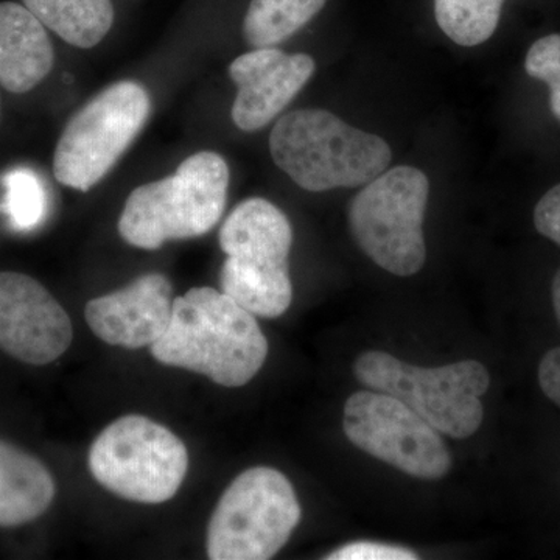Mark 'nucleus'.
<instances>
[{
	"label": "nucleus",
	"instance_id": "9",
	"mask_svg": "<svg viewBox=\"0 0 560 560\" xmlns=\"http://www.w3.org/2000/svg\"><path fill=\"white\" fill-rule=\"evenodd\" d=\"M345 434L360 451L419 480H441L452 469V456L441 433L404 401L359 390L345 405Z\"/></svg>",
	"mask_w": 560,
	"mask_h": 560
},
{
	"label": "nucleus",
	"instance_id": "7",
	"mask_svg": "<svg viewBox=\"0 0 560 560\" xmlns=\"http://www.w3.org/2000/svg\"><path fill=\"white\" fill-rule=\"evenodd\" d=\"M95 480L135 503L161 504L178 492L189 455L184 442L145 416H124L98 434L90 451Z\"/></svg>",
	"mask_w": 560,
	"mask_h": 560
},
{
	"label": "nucleus",
	"instance_id": "22",
	"mask_svg": "<svg viewBox=\"0 0 560 560\" xmlns=\"http://www.w3.org/2000/svg\"><path fill=\"white\" fill-rule=\"evenodd\" d=\"M329 560H416L419 556L408 548L377 541H353L331 552Z\"/></svg>",
	"mask_w": 560,
	"mask_h": 560
},
{
	"label": "nucleus",
	"instance_id": "15",
	"mask_svg": "<svg viewBox=\"0 0 560 560\" xmlns=\"http://www.w3.org/2000/svg\"><path fill=\"white\" fill-rule=\"evenodd\" d=\"M55 497V482L40 460L0 441V528L40 517Z\"/></svg>",
	"mask_w": 560,
	"mask_h": 560
},
{
	"label": "nucleus",
	"instance_id": "2",
	"mask_svg": "<svg viewBox=\"0 0 560 560\" xmlns=\"http://www.w3.org/2000/svg\"><path fill=\"white\" fill-rule=\"evenodd\" d=\"M276 165L308 191L361 187L393 160L388 142L350 127L326 109L291 110L270 136Z\"/></svg>",
	"mask_w": 560,
	"mask_h": 560
},
{
	"label": "nucleus",
	"instance_id": "23",
	"mask_svg": "<svg viewBox=\"0 0 560 560\" xmlns=\"http://www.w3.org/2000/svg\"><path fill=\"white\" fill-rule=\"evenodd\" d=\"M534 226L560 246V184L548 190L534 209Z\"/></svg>",
	"mask_w": 560,
	"mask_h": 560
},
{
	"label": "nucleus",
	"instance_id": "1",
	"mask_svg": "<svg viewBox=\"0 0 560 560\" xmlns=\"http://www.w3.org/2000/svg\"><path fill=\"white\" fill-rule=\"evenodd\" d=\"M151 355L224 388H241L264 366L268 341L253 313L223 291L200 287L175 298L171 326L151 345Z\"/></svg>",
	"mask_w": 560,
	"mask_h": 560
},
{
	"label": "nucleus",
	"instance_id": "5",
	"mask_svg": "<svg viewBox=\"0 0 560 560\" xmlns=\"http://www.w3.org/2000/svg\"><path fill=\"white\" fill-rule=\"evenodd\" d=\"M430 180L411 165L385 171L349 202L348 221L357 245L390 275L422 270L427 259L423 220Z\"/></svg>",
	"mask_w": 560,
	"mask_h": 560
},
{
	"label": "nucleus",
	"instance_id": "19",
	"mask_svg": "<svg viewBox=\"0 0 560 560\" xmlns=\"http://www.w3.org/2000/svg\"><path fill=\"white\" fill-rule=\"evenodd\" d=\"M503 3L504 0H434V16L453 43L475 47L495 33Z\"/></svg>",
	"mask_w": 560,
	"mask_h": 560
},
{
	"label": "nucleus",
	"instance_id": "14",
	"mask_svg": "<svg viewBox=\"0 0 560 560\" xmlns=\"http://www.w3.org/2000/svg\"><path fill=\"white\" fill-rule=\"evenodd\" d=\"M54 44L27 7L0 2V84L13 94L38 86L54 68Z\"/></svg>",
	"mask_w": 560,
	"mask_h": 560
},
{
	"label": "nucleus",
	"instance_id": "24",
	"mask_svg": "<svg viewBox=\"0 0 560 560\" xmlns=\"http://www.w3.org/2000/svg\"><path fill=\"white\" fill-rule=\"evenodd\" d=\"M537 378L545 396L560 408V346L545 353Z\"/></svg>",
	"mask_w": 560,
	"mask_h": 560
},
{
	"label": "nucleus",
	"instance_id": "21",
	"mask_svg": "<svg viewBox=\"0 0 560 560\" xmlns=\"http://www.w3.org/2000/svg\"><path fill=\"white\" fill-rule=\"evenodd\" d=\"M526 73L550 88L552 116L560 121V35H548L529 47L525 60Z\"/></svg>",
	"mask_w": 560,
	"mask_h": 560
},
{
	"label": "nucleus",
	"instance_id": "4",
	"mask_svg": "<svg viewBox=\"0 0 560 560\" xmlns=\"http://www.w3.org/2000/svg\"><path fill=\"white\" fill-rule=\"evenodd\" d=\"M353 374L368 389L404 401L433 429L453 440L474 436L485 419L481 397L488 393L490 377L480 361L419 368L388 352L368 350L353 363Z\"/></svg>",
	"mask_w": 560,
	"mask_h": 560
},
{
	"label": "nucleus",
	"instance_id": "3",
	"mask_svg": "<svg viewBox=\"0 0 560 560\" xmlns=\"http://www.w3.org/2000/svg\"><path fill=\"white\" fill-rule=\"evenodd\" d=\"M228 187L230 167L220 154H191L173 175L131 191L119 220L121 238L153 250L208 234L223 215Z\"/></svg>",
	"mask_w": 560,
	"mask_h": 560
},
{
	"label": "nucleus",
	"instance_id": "12",
	"mask_svg": "<svg viewBox=\"0 0 560 560\" xmlns=\"http://www.w3.org/2000/svg\"><path fill=\"white\" fill-rule=\"evenodd\" d=\"M171 280L160 272L140 276L119 291L86 304L88 326L106 345L140 349L154 345L171 326Z\"/></svg>",
	"mask_w": 560,
	"mask_h": 560
},
{
	"label": "nucleus",
	"instance_id": "13",
	"mask_svg": "<svg viewBox=\"0 0 560 560\" xmlns=\"http://www.w3.org/2000/svg\"><path fill=\"white\" fill-rule=\"evenodd\" d=\"M293 230L285 213L264 198L242 201L224 220L220 248L238 264L259 268L289 267Z\"/></svg>",
	"mask_w": 560,
	"mask_h": 560
},
{
	"label": "nucleus",
	"instance_id": "17",
	"mask_svg": "<svg viewBox=\"0 0 560 560\" xmlns=\"http://www.w3.org/2000/svg\"><path fill=\"white\" fill-rule=\"evenodd\" d=\"M24 5L44 27L79 49L97 46L114 24L110 0H24Z\"/></svg>",
	"mask_w": 560,
	"mask_h": 560
},
{
	"label": "nucleus",
	"instance_id": "18",
	"mask_svg": "<svg viewBox=\"0 0 560 560\" xmlns=\"http://www.w3.org/2000/svg\"><path fill=\"white\" fill-rule=\"evenodd\" d=\"M327 0H250L243 36L254 49L275 47L308 24Z\"/></svg>",
	"mask_w": 560,
	"mask_h": 560
},
{
	"label": "nucleus",
	"instance_id": "10",
	"mask_svg": "<svg viewBox=\"0 0 560 560\" xmlns=\"http://www.w3.org/2000/svg\"><path fill=\"white\" fill-rule=\"evenodd\" d=\"M68 312L38 280L0 272V349L22 363L44 366L72 345Z\"/></svg>",
	"mask_w": 560,
	"mask_h": 560
},
{
	"label": "nucleus",
	"instance_id": "25",
	"mask_svg": "<svg viewBox=\"0 0 560 560\" xmlns=\"http://www.w3.org/2000/svg\"><path fill=\"white\" fill-rule=\"evenodd\" d=\"M551 300L552 308H555L556 319H558L560 327V270L556 272L555 279H552Z\"/></svg>",
	"mask_w": 560,
	"mask_h": 560
},
{
	"label": "nucleus",
	"instance_id": "8",
	"mask_svg": "<svg viewBox=\"0 0 560 560\" xmlns=\"http://www.w3.org/2000/svg\"><path fill=\"white\" fill-rule=\"evenodd\" d=\"M149 92L119 81L73 114L58 140L55 178L70 189L91 190L117 164L149 120Z\"/></svg>",
	"mask_w": 560,
	"mask_h": 560
},
{
	"label": "nucleus",
	"instance_id": "6",
	"mask_svg": "<svg viewBox=\"0 0 560 560\" xmlns=\"http://www.w3.org/2000/svg\"><path fill=\"white\" fill-rule=\"evenodd\" d=\"M300 522L301 504L289 478L271 467H253L224 490L210 517L209 559L275 558Z\"/></svg>",
	"mask_w": 560,
	"mask_h": 560
},
{
	"label": "nucleus",
	"instance_id": "11",
	"mask_svg": "<svg viewBox=\"0 0 560 560\" xmlns=\"http://www.w3.org/2000/svg\"><path fill=\"white\" fill-rule=\"evenodd\" d=\"M315 69L308 55H289L275 47L235 58L230 75L238 88L232 105V120L238 130L254 132L267 127L300 94Z\"/></svg>",
	"mask_w": 560,
	"mask_h": 560
},
{
	"label": "nucleus",
	"instance_id": "20",
	"mask_svg": "<svg viewBox=\"0 0 560 560\" xmlns=\"http://www.w3.org/2000/svg\"><path fill=\"white\" fill-rule=\"evenodd\" d=\"M5 212L16 230L38 226L47 212V195L39 176L31 168H16L3 178Z\"/></svg>",
	"mask_w": 560,
	"mask_h": 560
},
{
	"label": "nucleus",
	"instance_id": "16",
	"mask_svg": "<svg viewBox=\"0 0 560 560\" xmlns=\"http://www.w3.org/2000/svg\"><path fill=\"white\" fill-rule=\"evenodd\" d=\"M221 291L260 318H279L293 301L289 267L257 268L224 260L220 272Z\"/></svg>",
	"mask_w": 560,
	"mask_h": 560
}]
</instances>
